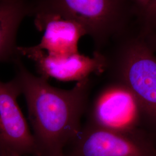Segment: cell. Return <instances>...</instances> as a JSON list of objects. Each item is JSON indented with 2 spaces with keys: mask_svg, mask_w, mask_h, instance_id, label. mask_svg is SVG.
Wrapping results in <instances>:
<instances>
[{
  "mask_svg": "<svg viewBox=\"0 0 156 156\" xmlns=\"http://www.w3.org/2000/svg\"><path fill=\"white\" fill-rule=\"evenodd\" d=\"M22 94L26 100L37 146L36 156H64L80 132L92 86L90 77L71 89L51 86L48 78L36 76L23 64L14 62Z\"/></svg>",
  "mask_w": 156,
  "mask_h": 156,
  "instance_id": "1",
  "label": "cell"
},
{
  "mask_svg": "<svg viewBox=\"0 0 156 156\" xmlns=\"http://www.w3.org/2000/svg\"><path fill=\"white\" fill-rule=\"evenodd\" d=\"M138 13L129 0H34V24L40 31L46 22L60 17L78 23L102 51L126 33L132 13Z\"/></svg>",
  "mask_w": 156,
  "mask_h": 156,
  "instance_id": "2",
  "label": "cell"
},
{
  "mask_svg": "<svg viewBox=\"0 0 156 156\" xmlns=\"http://www.w3.org/2000/svg\"><path fill=\"white\" fill-rule=\"evenodd\" d=\"M114 41L106 58L111 81L127 86L140 105L142 122L156 130V56L144 36L124 33Z\"/></svg>",
  "mask_w": 156,
  "mask_h": 156,
  "instance_id": "3",
  "label": "cell"
},
{
  "mask_svg": "<svg viewBox=\"0 0 156 156\" xmlns=\"http://www.w3.org/2000/svg\"><path fill=\"white\" fill-rule=\"evenodd\" d=\"M64 156H156V147L140 129L129 133L101 127L89 120Z\"/></svg>",
  "mask_w": 156,
  "mask_h": 156,
  "instance_id": "4",
  "label": "cell"
},
{
  "mask_svg": "<svg viewBox=\"0 0 156 156\" xmlns=\"http://www.w3.org/2000/svg\"><path fill=\"white\" fill-rule=\"evenodd\" d=\"M88 120L102 128L129 133L139 129L142 118L138 101L130 90L110 81L96 95Z\"/></svg>",
  "mask_w": 156,
  "mask_h": 156,
  "instance_id": "5",
  "label": "cell"
},
{
  "mask_svg": "<svg viewBox=\"0 0 156 156\" xmlns=\"http://www.w3.org/2000/svg\"><path fill=\"white\" fill-rule=\"evenodd\" d=\"M22 94L16 78L0 80V156H36L33 134L18 105Z\"/></svg>",
  "mask_w": 156,
  "mask_h": 156,
  "instance_id": "6",
  "label": "cell"
},
{
  "mask_svg": "<svg viewBox=\"0 0 156 156\" xmlns=\"http://www.w3.org/2000/svg\"><path fill=\"white\" fill-rule=\"evenodd\" d=\"M17 49L21 56L35 62L40 76L48 79L78 82L90 78L93 73L102 74L106 68V58L102 52L94 51L91 57L80 53L69 57H54L34 46H18Z\"/></svg>",
  "mask_w": 156,
  "mask_h": 156,
  "instance_id": "7",
  "label": "cell"
},
{
  "mask_svg": "<svg viewBox=\"0 0 156 156\" xmlns=\"http://www.w3.org/2000/svg\"><path fill=\"white\" fill-rule=\"evenodd\" d=\"M34 0H0V62L21 58L16 35L23 20L33 16Z\"/></svg>",
  "mask_w": 156,
  "mask_h": 156,
  "instance_id": "8",
  "label": "cell"
},
{
  "mask_svg": "<svg viewBox=\"0 0 156 156\" xmlns=\"http://www.w3.org/2000/svg\"><path fill=\"white\" fill-rule=\"evenodd\" d=\"M41 42L34 46L54 57H69L77 54L80 38L86 35L78 23L60 17H53L46 22Z\"/></svg>",
  "mask_w": 156,
  "mask_h": 156,
  "instance_id": "9",
  "label": "cell"
},
{
  "mask_svg": "<svg viewBox=\"0 0 156 156\" xmlns=\"http://www.w3.org/2000/svg\"><path fill=\"white\" fill-rule=\"evenodd\" d=\"M146 25L156 23V0H151L140 15Z\"/></svg>",
  "mask_w": 156,
  "mask_h": 156,
  "instance_id": "10",
  "label": "cell"
},
{
  "mask_svg": "<svg viewBox=\"0 0 156 156\" xmlns=\"http://www.w3.org/2000/svg\"><path fill=\"white\" fill-rule=\"evenodd\" d=\"M142 34L153 49L156 50V23L146 25L144 33Z\"/></svg>",
  "mask_w": 156,
  "mask_h": 156,
  "instance_id": "11",
  "label": "cell"
},
{
  "mask_svg": "<svg viewBox=\"0 0 156 156\" xmlns=\"http://www.w3.org/2000/svg\"><path fill=\"white\" fill-rule=\"evenodd\" d=\"M134 5L138 14L140 15L144 11L145 9L149 4L151 0H129Z\"/></svg>",
  "mask_w": 156,
  "mask_h": 156,
  "instance_id": "12",
  "label": "cell"
}]
</instances>
